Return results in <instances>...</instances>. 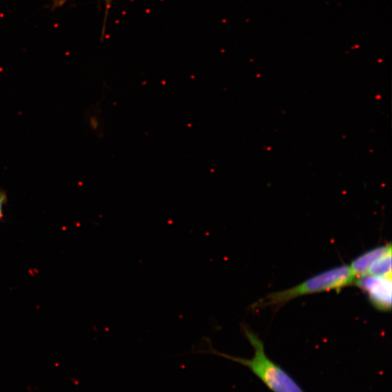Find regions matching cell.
I'll return each instance as SVG.
<instances>
[{"instance_id": "6da1fadb", "label": "cell", "mask_w": 392, "mask_h": 392, "mask_svg": "<svg viewBox=\"0 0 392 392\" xmlns=\"http://www.w3.org/2000/svg\"><path fill=\"white\" fill-rule=\"evenodd\" d=\"M243 331L254 350L252 358L233 357L213 348H209L208 353L219 355L248 368L273 392H306L293 377L267 357L263 342L252 329L244 325Z\"/></svg>"}, {"instance_id": "7a4b0ae2", "label": "cell", "mask_w": 392, "mask_h": 392, "mask_svg": "<svg viewBox=\"0 0 392 392\" xmlns=\"http://www.w3.org/2000/svg\"><path fill=\"white\" fill-rule=\"evenodd\" d=\"M356 280L349 266H340L327 269L287 290L270 293L257 301L253 308H279L298 297L330 291H340L354 285Z\"/></svg>"}, {"instance_id": "3957f363", "label": "cell", "mask_w": 392, "mask_h": 392, "mask_svg": "<svg viewBox=\"0 0 392 392\" xmlns=\"http://www.w3.org/2000/svg\"><path fill=\"white\" fill-rule=\"evenodd\" d=\"M354 285L363 290L375 308L387 312L391 308V278L366 275L357 279Z\"/></svg>"}, {"instance_id": "277c9868", "label": "cell", "mask_w": 392, "mask_h": 392, "mask_svg": "<svg viewBox=\"0 0 392 392\" xmlns=\"http://www.w3.org/2000/svg\"><path fill=\"white\" fill-rule=\"evenodd\" d=\"M391 252V245L376 247L354 259L349 267L354 276L358 279L367 275L371 265L379 259Z\"/></svg>"}, {"instance_id": "5b68a950", "label": "cell", "mask_w": 392, "mask_h": 392, "mask_svg": "<svg viewBox=\"0 0 392 392\" xmlns=\"http://www.w3.org/2000/svg\"><path fill=\"white\" fill-rule=\"evenodd\" d=\"M367 275L391 278V252L374 263L369 268Z\"/></svg>"}, {"instance_id": "8992f818", "label": "cell", "mask_w": 392, "mask_h": 392, "mask_svg": "<svg viewBox=\"0 0 392 392\" xmlns=\"http://www.w3.org/2000/svg\"><path fill=\"white\" fill-rule=\"evenodd\" d=\"M8 202V196L6 192L0 189V223H1L4 218V208Z\"/></svg>"}, {"instance_id": "52a82bcc", "label": "cell", "mask_w": 392, "mask_h": 392, "mask_svg": "<svg viewBox=\"0 0 392 392\" xmlns=\"http://www.w3.org/2000/svg\"><path fill=\"white\" fill-rule=\"evenodd\" d=\"M68 0H52V7L53 9H57L59 7H62ZM106 8V12L108 11L111 4L113 2V0H104Z\"/></svg>"}]
</instances>
